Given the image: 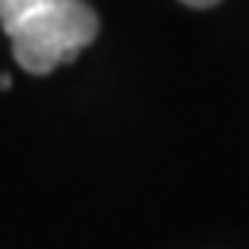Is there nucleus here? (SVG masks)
Masks as SVG:
<instances>
[{
	"label": "nucleus",
	"instance_id": "obj_4",
	"mask_svg": "<svg viewBox=\"0 0 249 249\" xmlns=\"http://www.w3.org/2000/svg\"><path fill=\"white\" fill-rule=\"evenodd\" d=\"M9 87H12V78L6 72H0V90H9Z\"/></svg>",
	"mask_w": 249,
	"mask_h": 249
},
{
	"label": "nucleus",
	"instance_id": "obj_3",
	"mask_svg": "<svg viewBox=\"0 0 249 249\" xmlns=\"http://www.w3.org/2000/svg\"><path fill=\"white\" fill-rule=\"evenodd\" d=\"M180 3H186V6H195V9H207V6H216L219 0H180Z\"/></svg>",
	"mask_w": 249,
	"mask_h": 249
},
{
	"label": "nucleus",
	"instance_id": "obj_1",
	"mask_svg": "<svg viewBox=\"0 0 249 249\" xmlns=\"http://www.w3.org/2000/svg\"><path fill=\"white\" fill-rule=\"evenodd\" d=\"M6 36L15 63L30 75H48L60 63H72L99 36V15L84 0H54L30 12Z\"/></svg>",
	"mask_w": 249,
	"mask_h": 249
},
{
	"label": "nucleus",
	"instance_id": "obj_2",
	"mask_svg": "<svg viewBox=\"0 0 249 249\" xmlns=\"http://www.w3.org/2000/svg\"><path fill=\"white\" fill-rule=\"evenodd\" d=\"M45 3H54V0H0V27L9 33L18 21H24L30 12L42 9Z\"/></svg>",
	"mask_w": 249,
	"mask_h": 249
}]
</instances>
